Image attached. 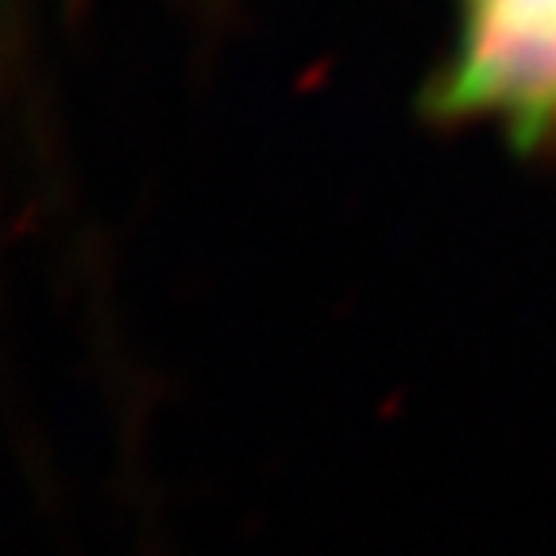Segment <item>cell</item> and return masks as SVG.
<instances>
[{
    "mask_svg": "<svg viewBox=\"0 0 556 556\" xmlns=\"http://www.w3.org/2000/svg\"><path fill=\"white\" fill-rule=\"evenodd\" d=\"M437 116L498 124L533 148L556 139V0H460Z\"/></svg>",
    "mask_w": 556,
    "mask_h": 556,
    "instance_id": "6da1fadb",
    "label": "cell"
}]
</instances>
